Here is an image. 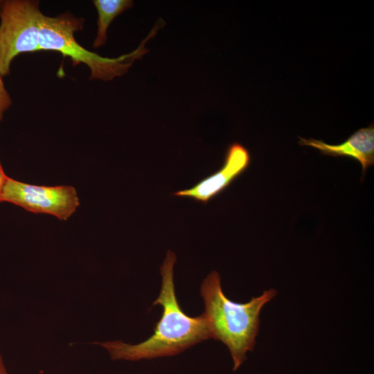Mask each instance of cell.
Listing matches in <instances>:
<instances>
[{
  "label": "cell",
  "mask_w": 374,
  "mask_h": 374,
  "mask_svg": "<svg viewBox=\"0 0 374 374\" xmlns=\"http://www.w3.org/2000/svg\"><path fill=\"white\" fill-rule=\"evenodd\" d=\"M1 0H0V5H1Z\"/></svg>",
  "instance_id": "obj_12"
},
{
  "label": "cell",
  "mask_w": 374,
  "mask_h": 374,
  "mask_svg": "<svg viewBox=\"0 0 374 374\" xmlns=\"http://www.w3.org/2000/svg\"><path fill=\"white\" fill-rule=\"evenodd\" d=\"M1 202L17 205L35 213H44L66 220L80 205L76 190L70 186H45L7 177Z\"/></svg>",
  "instance_id": "obj_5"
},
{
  "label": "cell",
  "mask_w": 374,
  "mask_h": 374,
  "mask_svg": "<svg viewBox=\"0 0 374 374\" xmlns=\"http://www.w3.org/2000/svg\"><path fill=\"white\" fill-rule=\"evenodd\" d=\"M176 260L175 253L168 250L160 267L161 287L153 305H160L163 310L153 335L137 344H130L120 340L93 343L104 347L112 360L139 361L172 356L211 338L203 314L189 317L179 305L173 275Z\"/></svg>",
  "instance_id": "obj_1"
},
{
  "label": "cell",
  "mask_w": 374,
  "mask_h": 374,
  "mask_svg": "<svg viewBox=\"0 0 374 374\" xmlns=\"http://www.w3.org/2000/svg\"><path fill=\"white\" fill-rule=\"evenodd\" d=\"M12 103L11 97L6 89L3 77L0 75V122L3 120L5 112Z\"/></svg>",
  "instance_id": "obj_9"
},
{
  "label": "cell",
  "mask_w": 374,
  "mask_h": 374,
  "mask_svg": "<svg viewBox=\"0 0 374 374\" xmlns=\"http://www.w3.org/2000/svg\"><path fill=\"white\" fill-rule=\"evenodd\" d=\"M8 176L5 174L2 166L0 162V202H1V195L3 189L7 179Z\"/></svg>",
  "instance_id": "obj_10"
},
{
  "label": "cell",
  "mask_w": 374,
  "mask_h": 374,
  "mask_svg": "<svg viewBox=\"0 0 374 374\" xmlns=\"http://www.w3.org/2000/svg\"><path fill=\"white\" fill-rule=\"evenodd\" d=\"M301 145L317 149L321 154L338 157H348L357 160L362 168V177L368 167L374 164V125L362 127L353 132L344 142L330 145L322 140L299 137Z\"/></svg>",
  "instance_id": "obj_7"
},
{
  "label": "cell",
  "mask_w": 374,
  "mask_h": 374,
  "mask_svg": "<svg viewBox=\"0 0 374 374\" xmlns=\"http://www.w3.org/2000/svg\"><path fill=\"white\" fill-rule=\"evenodd\" d=\"M84 20L66 12L56 17L43 14L39 24V45L40 51H51L69 57L73 66L84 64L90 70L91 80L109 81L128 72L134 61L142 59L150 50L147 42L154 37L166 22L157 20L146 37L133 51L118 57H103L81 46L75 39V33L82 30Z\"/></svg>",
  "instance_id": "obj_3"
},
{
  "label": "cell",
  "mask_w": 374,
  "mask_h": 374,
  "mask_svg": "<svg viewBox=\"0 0 374 374\" xmlns=\"http://www.w3.org/2000/svg\"><path fill=\"white\" fill-rule=\"evenodd\" d=\"M251 160L249 150L240 143L233 142L228 145L220 169L191 188L174 192L172 195L206 204L240 177L248 168Z\"/></svg>",
  "instance_id": "obj_6"
},
{
  "label": "cell",
  "mask_w": 374,
  "mask_h": 374,
  "mask_svg": "<svg viewBox=\"0 0 374 374\" xmlns=\"http://www.w3.org/2000/svg\"><path fill=\"white\" fill-rule=\"evenodd\" d=\"M200 294L205 306L202 314L211 338L221 341L227 346L235 371L247 359V353L253 350L261 310L277 294V291L271 288L247 303H235L223 292L220 274L212 271L202 282Z\"/></svg>",
  "instance_id": "obj_2"
},
{
  "label": "cell",
  "mask_w": 374,
  "mask_h": 374,
  "mask_svg": "<svg viewBox=\"0 0 374 374\" xmlns=\"http://www.w3.org/2000/svg\"><path fill=\"white\" fill-rule=\"evenodd\" d=\"M0 374H9L4 364L3 357L0 355Z\"/></svg>",
  "instance_id": "obj_11"
},
{
  "label": "cell",
  "mask_w": 374,
  "mask_h": 374,
  "mask_svg": "<svg viewBox=\"0 0 374 374\" xmlns=\"http://www.w3.org/2000/svg\"><path fill=\"white\" fill-rule=\"evenodd\" d=\"M43 12L38 1L4 0L0 5V75L10 73L20 54L39 51V24Z\"/></svg>",
  "instance_id": "obj_4"
},
{
  "label": "cell",
  "mask_w": 374,
  "mask_h": 374,
  "mask_svg": "<svg viewBox=\"0 0 374 374\" xmlns=\"http://www.w3.org/2000/svg\"><path fill=\"white\" fill-rule=\"evenodd\" d=\"M93 3L98 15L97 32L93 41V48L105 44L107 30L111 23L118 16L134 6L132 0H93Z\"/></svg>",
  "instance_id": "obj_8"
}]
</instances>
